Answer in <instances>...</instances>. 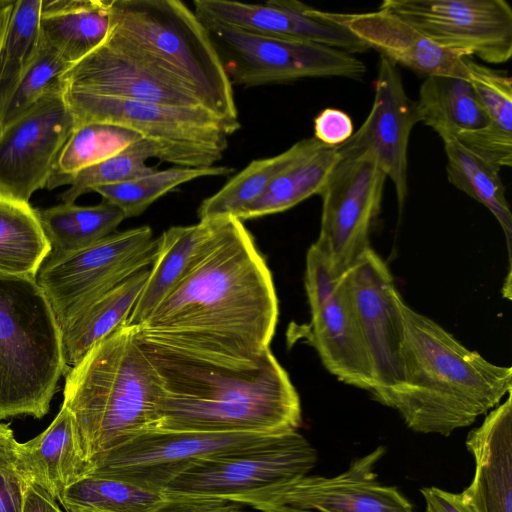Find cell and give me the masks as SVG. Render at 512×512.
Instances as JSON below:
<instances>
[{"label":"cell","instance_id":"f6af8a7d","mask_svg":"<svg viewBox=\"0 0 512 512\" xmlns=\"http://www.w3.org/2000/svg\"><path fill=\"white\" fill-rule=\"evenodd\" d=\"M15 2L16 0H0V48L7 31Z\"/></svg>","mask_w":512,"mask_h":512},{"label":"cell","instance_id":"74e56055","mask_svg":"<svg viewBox=\"0 0 512 512\" xmlns=\"http://www.w3.org/2000/svg\"><path fill=\"white\" fill-rule=\"evenodd\" d=\"M150 158L159 159L158 146L145 138H140L119 153L72 175L66 185L69 188L59 198L62 203L75 201L93 188L129 181L155 171L146 165Z\"/></svg>","mask_w":512,"mask_h":512},{"label":"cell","instance_id":"4316f807","mask_svg":"<svg viewBox=\"0 0 512 512\" xmlns=\"http://www.w3.org/2000/svg\"><path fill=\"white\" fill-rule=\"evenodd\" d=\"M419 121L443 139L484 129L488 117L469 80L449 76L426 77L416 101Z\"/></svg>","mask_w":512,"mask_h":512},{"label":"cell","instance_id":"ba28073f","mask_svg":"<svg viewBox=\"0 0 512 512\" xmlns=\"http://www.w3.org/2000/svg\"><path fill=\"white\" fill-rule=\"evenodd\" d=\"M156 239L149 226L114 232L81 250L48 255L36 282L60 330L104 294L151 266Z\"/></svg>","mask_w":512,"mask_h":512},{"label":"cell","instance_id":"836d02e7","mask_svg":"<svg viewBox=\"0 0 512 512\" xmlns=\"http://www.w3.org/2000/svg\"><path fill=\"white\" fill-rule=\"evenodd\" d=\"M168 497L126 480L88 473L63 494L66 512H157Z\"/></svg>","mask_w":512,"mask_h":512},{"label":"cell","instance_id":"5b68a950","mask_svg":"<svg viewBox=\"0 0 512 512\" xmlns=\"http://www.w3.org/2000/svg\"><path fill=\"white\" fill-rule=\"evenodd\" d=\"M105 44L174 77L204 107L239 122L232 84L209 32L179 0H111Z\"/></svg>","mask_w":512,"mask_h":512},{"label":"cell","instance_id":"30bf717a","mask_svg":"<svg viewBox=\"0 0 512 512\" xmlns=\"http://www.w3.org/2000/svg\"><path fill=\"white\" fill-rule=\"evenodd\" d=\"M316 460L315 449L293 431L252 450L199 461L173 478L162 492L169 498L237 503L306 476Z\"/></svg>","mask_w":512,"mask_h":512},{"label":"cell","instance_id":"e0dca14e","mask_svg":"<svg viewBox=\"0 0 512 512\" xmlns=\"http://www.w3.org/2000/svg\"><path fill=\"white\" fill-rule=\"evenodd\" d=\"M416 101L406 94L397 65L380 56L374 98L361 127L336 147L340 159L372 156L395 188L399 210L408 195V146L419 123Z\"/></svg>","mask_w":512,"mask_h":512},{"label":"cell","instance_id":"d4e9b609","mask_svg":"<svg viewBox=\"0 0 512 512\" xmlns=\"http://www.w3.org/2000/svg\"><path fill=\"white\" fill-rule=\"evenodd\" d=\"M111 0H42L40 45L70 67L102 46L110 29Z\"/></svg>","mask_w":512,"mask_h":512},{"label":"cell","instance_id":"9a60e30c","mask_svg":"<svg viewBox=\"0 0 512 512\" xmlns=\"http://www.w3.org/2000/svg\"><path fill=\"white\" fill-rule=\"evenodd\" d=\"M379 8L464 57L502 64L512 56V8L505 0H385Z\"/></svg>","mask_w":512,"mask_h":512},{"label":"cell","instance_id":"7c38bea8","mask_svg":"<svg viewBox=\"0 0 512 512\" xmlns=\"http://www.w3.org/2000/svg\"><path fill=\"white\" fill-rule=\"evenodd\" d=\"M386 174L372 156L340 159L321 192L320 233L313 245L337 275L370 248Z\"/></svg>","mask_w":512,"mask_h":512},{"label":"cell","instance_id":"f1b7e54d","mask_svg":"<svg viewBox=\"0 0 512 512\" xmlns=\"http://www.w3.org/2000/svg\"><path fill=\"white\" fill-rule=\"evenodd\" d=\"M327 146L314 137L302 139L282 153L249 163L199 205V221L237 216L281 173Z\"/></svg>","mask_w":512,"mask_h":512},{"label":"cell","instance_id":"8d00e7d4","mask_svg":"<svg viewBox=\"0 0 512 512\" xmlns=\"http://www.w3.org/2000/svg\"><path fill=\"white\" fill-rule=\"evenodd\" d=\"M232 167L211 166L203 168L175 167L112 185L98 186L92 192L119 208L125 218L141 215L152 203L176 187L192 180L209 176H229Z\"/></svg>","mask_w":512,"mask_h":512},{"label":"cell","instance_id":"d6986e66","mask_svg":"<svg viewBox=\"0 0 512 512\" xmlns=\"http://www.w3.org/2000/svg\"><path fill=\"white\" fill-rule=\"evenodd\" d=\"M202 23L234 27L249 33L321 44L350 54L369 47L345 26L324 17L321 10L297 0H269L250 4L230 0H195Z\"/></svg>","mask_w":512,"mask_h":512},{"label":"cell","instance_id":"44dd1931","mask_svg":"<svg viewBox=\"0 0 512 512\" xmlns=\"http://www.w3.org/2000/svg\"><path fill=\"white\" fill-rule=\"evenodd\" d=\"M322 15L345 26L368 47L381 53L394 64L429 76H449L469 80L467 58L445 49L402 17L379 8L366 13H334Z\"/></svg>","mask_w":512,"mask_h":512},{"label":"cell","instance_id":"ab89813d","mask_svg":"<svg viewBox=\"0 0 512 512\" xmlns=\"http://www.w3.org/2000/svg\"><path fill=\"white\" fill-rule=\"evenodd\" d=\"M16 439L6 424L0 423V512H21L25 483L14 460Z\"/></svg>","mask_w":512,"mask_h":512},{"label":"cell","instance_id":"7a4b0ae2","mask_svg":"<svg viewBox=\"0 0 512 512\" xmlns=\"http://www.w3.org/2000/svg\"><path fill=\"white\" fill-rule=\"evenodd\" d=\"M136 336L160 380L157 429L282 434L300 426L298 393L271 350L258 365L235 368Z\"/></svg>","mask_w":512,"mask_h":512},{"label":"cell","instance_id":"8992f818","mask_svg":"<svg viewBox=\"0 0 512 512\" xmlns=\"http://www.w3.org/2000/svg\"><path fill=\"white\" fill-rule=\"evenodd\" d=\"M67 371L60 328L36 279L0 273V421L43 418Z\"/></svg>","mask_w":512,"mask_h":512},{"label":"cell","instance_id":"6da1fadb","mask_svg":"<svg viewBox=\"0 0 512 512\" xmlns=\"http://www.w3.org/2000/svg\"><path fill=\"white\" fill-rule=\"evenodd\" d=\"M278 300L270 269L243 222L226 217L138 335L235 368L270 351Z\"/></svg>","mask_w":512,"mask_h":512},{"label":"cell","instance_id":"f546056e","mask_svg":"<svg viewBox=\"0 0 512 512\" xmlns=\"http://www.w3.org/2000/svg\"><path fill=\"white\" fill-rule=\"evenodd\" d=\"M36 212L51 247L50 256L88 247L116 232L126 219L119 208L105 200L91 206L61 203Z\"/></svg>","mask_w":512,"mask_h":512},{"label":"cell","instance_id":"ac0fdd59","mask_svg":"<svg viewBox=\"0 0 512 512\" xmlns=\"http://www.w3.org/2000/svg\"><path fill=\"white\" fill-rule=\"evenodd\" d=\"M384 452L383 447L376 448L337 476L306 475L246 496L237 503L260 511L288 505L316 512H412L411 504L396 488L382 485L376 479L374 467Z\"/></svg>","mask_w":512,"mask_h":512},{"label":"cell","instance_id":"3957f363","mask_svg":"<svg viewBox=\"0 0 512 512\" xmlns=\"http://www.w3.org/2000/svg\"><path fill=\"white\" fill-rule=\"evenodd\" d=\"M401 312L403 378L385 406L411 430L448 436L511 392V367L489 362L404 301Z\"/></svg>","mask_w":512,"mask_h":512},{"label":"cell","instance_id":"603a6c76","mask_svg":"<svg viewBox=\"0 0 512 512\" xmlns=\"http://www.w3.org/2000/svg\"><path fill=\"white\" fill-rule=\"evenodd\" d=\"M14 460L25 483L41 487L59 504L65 491L90 469L74 418L63 405L42 433L27 442H15Z\"/></svg>","mask_w":512,"mask_h":512},{"label":"cell","instance_id":"60d3db41","mask_svg":"<svg viewBox=\"0 0 512 512\" xmlns=\"http://www.w3.org/2000/svg\"><path fill=\"white\" fill-rule=\"evenodd\" d=\"M354 133L351 117L337 108H325L314 119V138L323 145L335 148Z\"/></svg>","mask_w":512,"mask_h":512},{"label":"cell","instance_id":"f35d334b","mask_svg":"<svg viewBox=\"0 0 512 512\" xmlns=\"http://www.w3.org/2000/svg\"><path fill=\"white\" fill-rule=\"evenodd\" d=\"M70 66L56 53L40 45L33 64L26 72L3 113L0 129L28 110Z\"/></svg>","mask_w":512,"mask_h":512},{"label":"cell","instance_id":"e575fe53","mask_svg":"<svg viewBox=\"0 0 512 512\" xmlns=\"http://www.w3.org/2000/svg\"><path fill=\"white\" fill-rule=\"evenodd\" d=\"M140 138L137 132L116 124L87 122L76 125L45 188L52 190L66 185L75 173L119 153Z\"/></svg>","mask_w":512,"mask_h":512},{"label":"cell","instance_id":"7402d4cb","mask_svg":"<svg viewBox=\"0 0 512 512\" xmlns=\"http://www.w3.org/2000/svg\"><path fill=\"white\" fill-rule=\"evenodd\" d=\"M466 446L475 460V474L461 492L465 500L475 512H512L511 392L469 433Z\"/></svg>","mask_w":512,"mask_h":512},{"label":"cell","instance_id":"d6a6232c","mask_svg":"<svg viewBox=\"0 0 512 512\" xmlns=\"http://www.w3.org/2000/svg\"><path fill=\"white\" fill-rule=\"evenodd\" d=\"M339 160L336 147L320 149L277 176L237 219L243 222L280 213L313 195H320Z\"/></svg>","mask_w":512,"mask_h":512},{"label":"cell","instance_id":"1f68e13d","mask_svg":"<svg viewBox=\"0 0 512 512\" xmlns=\"http://www.w3.org/2000/svg\"><path fill=\"white\" fill-rule=\"evenodd\" d=\"M442 141L447 159L448 181L494 215L505 234L511 259L512 214L500 170L462 146L456 139L447 138Z\"/></svg>","mask_w":512,"mask_h":512},{"label":"cell","instance_id":"ee69618b","mask_svg":"<svg viewBox=\"0 0 512 512\" xmlns=\"http://www.w3.org/2000/svg\"><path fill=\"white\" fill-rule=\"evenodd\" d=\"M21 512L64 511L61 510L58 502L44 489L33 483H25Z\"/></svg>","mask_w":512,"mask_h":512},{"label":"cell","instance_id":"5bb4252c","mask_svg":"<svg viewBox=\"0 0 512 512\" xmlns=\"http://www.w3.org/2000/svg\"><path fill=\"white\" fill-rule=\"evenodd\" d=\"M305 288L309 339L323 365L340 381L371 393L372 366L344 274L337 275L313 244L306 256Z\"/></svg>","mask_w":512,"mask_h":512},{"label":"cell","instance_id":"4dcf8cb0","mask_svg":"<svg viewBox=\"0 0 512 512\" xmlns=\"http://www.w3.org/2000/svg\"><path fill=\"white\" fill-rule=\"evenodd\" d=\"M50 251L36 209L0 196V273L36 278Z\"/></svg>","mask_w":512,"mask_h":512},{"label":"cell","instance_id":"7dc6e473","mask_svg":"<svg viewBox=\"0 0 512 512\" xmlns=\"http://www.w3.org/2000/svg\"><path fill=\"white\" fill-rule=\"evenodd\" d=\"M74 512H92V511H74Z\"/></svg>","mask_w":512,"mask_h":512},{"label":"cell","instance_id":"cb8c5ba5","mask_svg":"<svg viewBox=\"0 0 512 512\" xmlns=\"http://www.w3.org/2000/svg\"><path fill=\"white\" fill-rule=\"evenodd\" d=\"M225 218L173 226L156 239L155 256L147 280L123 324L125 327L137 328L149 317L212 241Z\"/></svg>","mask_w":512,"mask_h":512},{"label":"cell","instance_id":"83f0119b","mask_svg":"<svg viewBox=\"0 0 512 512\" xmlns=\"http://www.w3.org/2000/svg\"><path fill=\"white\" fill-rule=\"evenodd\" d=\"M149 268L138 271L104 294L60 330L68 370L96 343L125 323L144 287Z\"/></svg>","mask_w":512,"mask_h":512},{"label":"cell","instance_id":"484cf974","mask_svg":"<svg viewBox=\"0 0 512 512\" xmlns=\"http://www.w3.org/2000/svg\"><path fill=\"white\" fill-rule=\"evenodd\" d=\"M469 81L479 96L488 117V125L479 131L458 136L465 148L499 170L512 166V79L505 71L495 70L467 58Z\"/></svg>","mask_w":512,"mask_h":512},{"label":"cell","instance_id":"2e32d148","mask_svg":"<svg viewBox=\"0 0 512 512\" xmlns=\"http://www.w3.org/2000/svg\"><path fill=\"white\" fill-rule=\"evenodd\" d=\"M373 371V398L386 405L402 383L403 299L370 247L344 273Z\"/></svg>","mask_w":512,"mask_h":512},{"label":"cell","instance_id":"d590c367","mask_svg":"<svg viewBox=\"0 0 512 512\" xmlns=\"http://www.w3.org/2000/svg\"><path fill=\"white\" fill-rule=\"evenodd\" d=\"M42 0H16L0 48V122L18 84L36 59Z\"/></svg>","mask_w":512,"mask_h":512},{"label":"cell","instance_id":"b9f144b4","mask_svg":"<svg viewBox=\"0 0 512 512\" xmlns=\"http://www.w3.org/2000/svg\"><path fill=\"white\" fill-rule=\"evenodd\" d=\"M157 512H244L221 499L169 498Z\"/></svg>","mask_w":512,"mask_h":512},{"label":"cell","instance_id":"bcb514c9","mask_svg":"<svg viewBox=\"0 0 512 512\" xmlns=\"http://www.w3.org/2000/svg\"><path fill=\"white\" fill-rule=\"evenodd\" d=\"M262 512H316L313 510H307L302 508H297L288 505H279V506H270L261 510Z\"/></svg>","mask_w":512,"mask_h":512},{"label":"cell","instance_id":"8fae6325","mask_svg":"<svg viewBox=\"0 0 512 512\" xmlns=\"http://www.w3.org/2000/svg\"><path fill=\"white\" fill-rule=\"evenodd\" d=\"M282 434L150 429L94 459L88 473L162 492L173 478L199 461L252 450Z\"/></svg>","mask_w":512,"mask_h":512},{"label":"cell","instance_id":"ffe728a7","mask_svg":"<svg viewBox=\"0 0 512 512\" xmlns=\"http://www.w3.org/2000/svg\"><path fill=\"white\" fill-rule=\"evenodd\" d=\"M65 89L124 100L203 106L184 84L105 43L58 78Z\"/></svg>","mask_w":512,"mask_h":512},{"label":"cell","instance_id":"7bdbcfd3","mask_svg":"<svg viewBox=\"0 0 512 512\" xmlns=\"http://www.w3.org/2000/svg\"><path fill=\"white\" fill-rule=\"evenodd\" d=\"M426 512H475L461 493H452L437 487L421 489Z\"/></svg>","mask_w":512,"mask_h":512},{"label":"cell","instance_id":"9c48e42d","mask_svg":"<svg viewBox=\"0 0 512 512\" xmlns=\"http://www.w3.org/2000/svg\"><path fill=\"white\" fill-rule=\"evenodd\" d=\"M203 24L232 85L248 88L330 77L360 80L366 73L363 61L339 49Z\"/></svg>","mask_w":512,"mask_h":512},{"label":"cell","instance_id":"52a82bcc","mask_svg":"<svg viewBox=\"0 0 512 512\" xmlns=\"http://www.w3.org/2000/svg\"><path fill=\"white\" fill-rule=\"evenodd\" d=\"M76 125H120L154 142L159 159L178 167L215 166L240 122L227 121L204 106H174L98 96L63 88Z\"/></svg>","mask_w":512,"mask_h":512},{"label":"cell","instance_id":"4fadbf2b","mask_svg":"<svg viewBox=\"0 0 512 512\" xmlns=\"http://www.w3.org/2000/svg\"><path fill=\"white\" fill-rule=\"evenodd\" d=\"M75 127L57 79L28 110L0 129V196L29 203L46 187Z\"/></svg>","mask_w":512,"mask_h":512},{"label":"cell","instance_id":"277c9868","mask_svg":"<svg viewBox=\"0 0 512 512\" xmlns=\"http://www.w3.org/2000/svg\"><path fill=\"white\" fill-rule=\"evenodd\" d=\"M65 406L90 463L159 421L161 385L133 328L119 326L66 373Z\"/></svg>","mask_w":512,"mask_h":512}]
</instances>
